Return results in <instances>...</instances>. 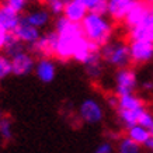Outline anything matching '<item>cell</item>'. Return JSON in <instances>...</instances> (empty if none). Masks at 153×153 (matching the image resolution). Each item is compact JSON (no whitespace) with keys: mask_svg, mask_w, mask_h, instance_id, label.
I'll use <instances>...</instances> for the list:
<instances>
[{"mask_svg":"<svg viewBox=\"0 0 153 153\" xmlns=\"http://www.w3.org/2000/svg\"><path fill=\"white\" fill-rule=\"evenodd\" d=\"M145 148H146V150H148L149 153H153V136L150 135V138L148 139V142L143 145Z\"/></svg>","mask_w":153,"mask_h":153,"instance_id":"33","label":"cell"},{"mask_svg":"<svg viewBox=\"0 0 153 153\" xmlns=\"http://www.w3.org/2000/svg\"><path fill=\"white\" fill-rule=\"evenodd\" d=\"M23 17L27 20L31 25L42 30V28H45L49 25L52 14L47 7H45V9H44V7H38V9H34V10H31V11H28Z\"/></svg>","mask_w":153,"mask_h":153,"instance_id":"14","label":"cell"},{"mask_svg":"<svg viewBox=\"0 0 153 153\" xmlns=\"http://www.w3.org/2000/svg\"><path fill=\"white\" fill-rule=\"evenodd\" d=\"M56 62L52 56H41L35 63V69L34 73L37 76V79L41 83L49 84L52 83L56 77Z\"/></svg>","mask_w":153,"mask_h":153,"instance_id":"9","label":"cell"},{"mask_svg":"<svg viewBox=\"0 0 153 153\" xmlns=\"http://www.w3.org/2000/svg\"><path fill=\"white\" fill-rule=\"evenodd\" d=\"M149 131H150V135H152V136H153V126H152V128H150V129H149Z\"/></svg>","mask_w":153,"mask_h":153,"instance_id":"35","label":"cell"},{"mask_svg":"<svg viewBox=\"0 0 153 153\" xmlns=\"http://www.w3.org/2000/svg\"><path fill=\"white\" fill-rule=\"evenodd\" d=\"M13 34L19 38L23 44H25L27 47H33L34 44L39 39V37H41V30L37 27H34V25H31V24L23 17L21 21H20V24L17 25V28L13 31Z\"/></svg>","mask_w":153,"mask_h":153,"instance_id":"12","label":"cell"},{"mask_svg":"<svg viewBox=\"0 0 153 153\" xmlns=\"http://www.w3.org/2000/svg\"><path fill=\"white\" fill-rule=\"evenodd\" d=\"M145 1H146L149 6H153V0H145Z\"/></svg>","mask_w":153,"mask_h":153,"instance_id":"34","label":"cell"},{"mask_svg":"<svg viewBox=\"0 0 153 153\" xmlns=\"http://www.w3.org/2000/svg\"><path fill=\"white\" fill-rule=\"evenodd\" d=\"M45 6L52 16H62L66 6V0H45Z\"/></svg>","mask_w":153,"mask_h":153,"instance_id":"25","label":"cell"},{"mask_svg":"<svg viewBox=\"0 0 153 153\" xmlns=\"http://www.w3.org/2000/svg\"><path fill=\"white\" fill-rule=\"evenodd\" d=\"M129 39H148L153 42V6H150L148 14L135 27L128 28Z\"/></svg>","mask_w":153,"mask_h":153,"instance_id":"10","label":"cell"},{"mask_svg":"<svg viewBox=\"0 0 153 153\" xmlns=\"http://www.w3.org/2000/svg\"><path fill=\"white\" fill-rule=\"evenodd\" d=\"M79 117L88 125H96L104 118V108L96 98H86L79 105Z\"/></svg>","mask_w":153,"mask_h":153,"instance_id":"6","label":"cell"},{"mask_svg":"<svg viewBox=\"0 0 153 153\" xmlns=\"http://www.w3.org/2000/svg\"><path fill=\"white\" fill-rule=\"evenodd\" d=\"M118 100H120V96L115 93L107 97V102H108V105L111 107L112 110H117V107H118Z\"/></svg>","mask_w":153,"mask_h":153,"instance_id":"32","label":"cell"},{"mask_svg":"<svg viewBox=\"0 0 153 153\" xmlns=\"http://www.w3.org/2000/svg\"><path fill=\"white\" fill-rule=\"evenodd\" d=\"M9 37H10V33L0 24V52L4 51V47H6V44H7Z\"/></svg>","mask_w":153,"mask_h":153,"instance_id":"30","label":"cell"},{"mask_svg":"<svg viewBox=\"0 0 153 153\" xmlns=\"http://www.w3.org/2000/svg\"><path fill=\"white\" fill-rule=\"evenodd\" d=\"M129 52L131 63L136 66L150 63L153 60V42L148 39H131Z\"/></svg>","mask_w":153,"mask_h":153,"instance_id":"5","label":"cell"},{"mask_svg":"<svg viewBox=\"0 0 153 153\" xmlns=\"http://www.w3.org/2000/svg\"><path fill=\"white\" fill-rule=\"evenodd\" d=\"M101 58L104 63L110 65L111 68L120 69L129 66L131 63V52H129V44L124 41H110L105 45L100 48Z\"/></svg>","mask_w":153,"mask_h":153,"instance_id":"3","label":"cell"},{"mask_svg":"<svg viewBox=\"0 0 153 153\" xmlns=\"http://www.w3.org/2000/svg\"><path fill=\"white\" fill-rule=\"evenodd\" d=\"M0 138L1 140H11L13 138V124L7 117L0 120Z\"/></svg>","mask_w":153,"mask_h":153,"instance_id":"24","label":"cell"},{"mask_svg":"<svg viewBox=\"0 0 153 153\" xmlns=\"http://www.w3.org/2000/svg\"><path fill=\"white\" fill-rule=\"evenodd\" d=\"M93 153H114V146L111 142H102L94 149Z\"/></svg>","mask_w":153,"mask_h":153,"instance_id":"29","label":"cell"},{"mask_svg":"<svg viewBox=\"0 0 153 153\" xmlns=\"http://www.w3.org/2000/svg\"><path fill=\"white\" fill-rule=\"evenodd\" d=\"M115 153H142V145L136 143L135 140L125 135L117 142Z\"/></svg>","mask_w":153,"mask_h":153,"instance_id":"21","label":"cell"},{"mask_svg":"<svg viewBox=\"0 0 153 153\" xmlns=\"http://www.w3.org/2000/svg\"><path fill=\"white\" fill-rule=\"evenodd\" d=\"M87 9L80 0H66V6L63 10V16L73 23H82L87 16Z\"/></svg>","mask_w":153,"mask_h":153,"instance_id":"15","label":"cell"},{"mask_svg":"<svg viewBox=\"0 0 153 153\" xmlns=\"http://www.w3.org/2000/svg\"><path fill=\"white\" fill-rule=\"evenodd\" d=\"M139 86V80H138V74L135 69L125 66V68H120L117 69L114 74V93L118 96H124V94L135 93Z\"/></svg>","mask_w":153,"mask_h":153,"instance_id":"4","label":"cell"},{"mask_svg":"<svg viewBox=\"0 0 153 153\" xmlns=\"http://www.w3.org/2000/svg\"><path fill=\"white\" fill-rule=\"evenodd\" d=\"M55 31L58 33L55 59L59 62H69L73 59L74 49L80 37H83V30L79 23H73L62 14L55 20Z\"/></svg>","mask_w":153,"mask_h":153,"instance_id":"1","label":"cell"},{"mask_svg":"<svg viewBox=\"0 0 153 153\" xmlns=\"http://www.w3.org/2000/svg\"><path fill=\"white\" fill-rule=\"evenodd\" d=\"M138 124H140V125H143V126H146V128H152L153 126V114L152 112H149L148 110L140 115V118H139V122Z\"/></svg>","mask_w":153,"mask_h":153,"instance_id":"28","label":"cell"},{"mask_svg":"<svg viewBox=\"0 0 153 153\" xmlns=\"http://www.w3.org/2000/svg\"><path fill=\"white\" fill-rule=\"evenodd\" d=\"M24 49H27V45L23 44L13 33H10V37H9V39H7V44H6L4 51L3 52H4L9 58H11V56H14L16 53H19V52H21V51H24Z\"/></svg>","mask_w":153,"mask_h":153,"instance_id":"22","label":"cell"},{"mask_svg":"<svg viewBox=\"0 0 153 153\" xmlns=\"http://www.w3.org/2000/svg\"><path fill=\"white\" fill-rule=\"evenodd\" d=\"M102 58H101V52L100 49L96 51L94 53H91V56L86 60L84 63V70L90 79H98L102 73Z\"/></svg>","mask_w":153,"mask_h":153,"instance_id":"17","label":"cell"},{"mask_svg":"<svg viewBox=\"0 0 153 153\" xmlns=\"http://www.w3.org/2000/svg\"><path fill=\"white\" fill-rule=\"evenodd\" d=\"M56 44H58V33L55 30H49L47 33L41 34V37L33 47H30L31 52L35 56H52L55 58Z\"/></svg>","mask_w":153,"mask_h":153,"instance_id":"7","label":"cell"},{"mask_svg":"<svg viewBox=\"0 0 153 153\" xmlns=\"http://www.w3.org/2000/svg\"><path fill=\"white\" fill-rule=\"evenodd\" d=\"M0 145H1V138H0Z\"/></svg>","mask_w":153,"mask_h":153,"instance_id":"37","label":"cell"},{"mask_svg":"<svg viewBox=\"0 0 153 153\" xmlns=\"http://www.w3.org/2000/svg\"><path fill=\"white\" fill-rule=\"evenodd\" d=\"M140 88H142V91H145V93H153V79L143 80L142 84H140Z\"/></svg>","mask_w":153,"mask_h":153,"instance_id":"31","label":"cell"},{"mask_svg":"<svg viewBox=\"0 0 153 153\" xmlns=\"http://www.w3.org/2000/svg\"><path fill=\"white\" fill-rule=\"evenodd\" d=\"M126 136H129L131 139L135 140L136 143L143 146L150 138V131H149V128L140 125V124H135V125L126 128Z\"/></svg>","mask_w":153,"mask_h":153,"instance_id":"19","label":"cell"},{"mask_svg":"<svg viewBox=\"0 0 153 153\" xmlns=\"http://www.w3.org/2000/svg\"><path fill=\"white\" fill-rule=\"evenodd\" d=\"M87 9L88 13L107 14V1L108 0H80Z\"/></svg>","mask_w":153,"mask_h":153,"instance_id":"23","label":"cell"},{"mask_svg":"<svg viewBox=\"0 0 153 153\" xmlns=\"http://www.w3.org/2000/svg\"><path fill=\"white\" fill-rule=\"evenodd\" d=\"M138 0H108L107 1V16L117 23H124L125 17Z\"/></svg>","mask_w":153,"mask_h":153,"instance_id":"11","label":"cell"},{"mask_svg":"<svg viewBox=\"0 0 153 153\" xmlns=\"http://www.w3.org/2000/svg\"><path fill=\"white\" fill-rule=\"evenodd\" d=\"M3 117H4V115H3V112L0 111V120H1V118H3Z\"/></svg>","mask_w":153,"mask_h":153,"instance_id":"36","label":"cell"},{"mask_svg":"<svg viewBox=\"0 0 153 153\" xmlns=\"http://www.w3.org/2000/svg\"><path fill=\"white\" fill-rule=\"evenodd\" d=\"M145 111H146V107L143 105V107H139V108H135V110H117V115H118L121 125L126 129V128L138 124L140 115Z\"/></svg>","mask_w":153,"mask_h":153,"instance_id":"18","label":"cell"},{"mask_svg":"<svg viewBox=\"0 0 153 153\" xmlns=\"http://www.w3.org/2000/svg\"><path fill=\"white\" fill-rule=\"evenodd\" d=\"M10 74H13L11 72V60L7 55H3V53H0V82L3 79H6L7 76Z\"/></svg>","mask_w":153,"mask_h":153,"instance_id":"26","label":"cell"},{"mask_svg":"<svg viewBox=\"0 0 153 153\" xmlns=\"http://www.w3.org/2000/svg\"><path fill=\"white\" fill-rule=\"evenodd\" d=\"M149 9H150V6L145 1V0H138L136 3H135V6L131 9V11L128 13V16L125 17V20H124V24H125L126 28H132L135 27L136 24H139L142 20H143V17L148 14Z\"/></svg>","mask_w":153,"mask_h":153,"instance_id":"16","label":"cell"},{"mask_svg":"<svg viewBox=\"0 0 153 153\" xmlns=\"http://www.w3.org/2000/svg\"><path fill=\"white\" fill-rule=\"evenodd\" d=\"M33 52H28L27 49L16 53L14 56L10 58L11 60V72L16 76H28L30 73H33L35 69V63L37 60L34 58Z\"/></svg>","mask_w":153,"mask_h":153,"instance_id":"8","label":"cell"},{"mask_svg":"<svg viewBox=\"0 0 153 153\" xmlns=\"http://www.w3.org/2000/svg\"><path fill=\"white\" fill-rule=\"evenodd\" d=\"M143 105H145L143 100H142L138 94L129 93V94L120 96L117 110H135V108H139V107H143Z\"/></svg>","mask_w":153,"mask_h":153,"instance_id":"20","label":"cell"},{"mask_svg":"<svg viewBox=\"0 0 153 153\" xmlns=\"http://www.w3.org/2000/svg\"><path fill=\"white\" fill-rule=\"evenodd\" d=\"M80 25L84 37L100 48L110 42L114 37V24L110 17H107V14L87 13Z\"/></svg>","mask_w":153,"mask_h":153,"instance_id":"2","label":"cell"},{"mask_svg":"<svg viewBox=\"0 0 153 153\" xmlns=\"http://www.w3.org/2000/svg\"><path fill=\"white\" fill-rule=\"evenodd\" d=\"M3 3L7 4L9 7H11L13 10H16L17 13H24L28 9L30 0H3Z\"/></svg>","mask_w":153,"mask_h":153,"instance_id":"27","label":"cell"},{"mask_svg":"<svg viewBox=\"0 0 153 153\" xmlns=\"http://www.w3.org/2000/svg\"><path fill=\"white\" fill-rule=\"evenodd\" d=\"M21 19H23V16L20 13H17L16 10H13L4 3H0V24L9 33H13L14 30L17 28Z\"/></svg>","mask_w":153,"mask_h":153,"instance_id":"13","label":"cell"}]
</instances>
